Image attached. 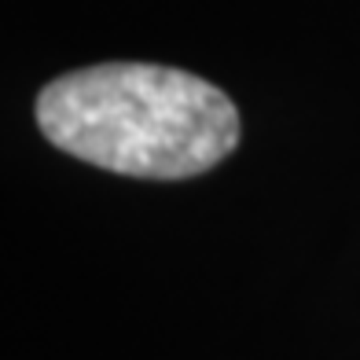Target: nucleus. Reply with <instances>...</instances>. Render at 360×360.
<instances>
[{
  "instance_id": "obj_1",
  "label": "nucleus",
  "mask_w": 360,
  "mask_h": 360,
  "mask_svg": "<svg viewBox=\"0 0 360 360\" xmlns=\"http://www.w3.org/2000/svg\"><path fill=\"white\" fill-rule=\"evenodd\" d=\"M37 125L59 151L110 173L184 180L239 143V110L199 74L158 63H96L48 81Z\"/></svg>"
}]
</instances>
